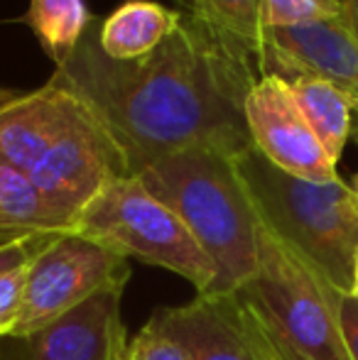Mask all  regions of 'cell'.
<instances>
[{"mask_svg":"<svg viewBox=\"0 0 358 360\" xmlns=\"http://www.w3.org/2000/svg\"><path fill=\"white\" fill-rule=\"evenodd\" d=\"M255 59L191 10H179L172 32L135 62H113L91 22L57 74L82 96L123 150L130 176L184 150L241 155L253 140L245 96L260 79Z\"/></svg>","mask_w":358,"mask_h":360,"instance_id":"cell-1","label":"cell"},{"mask_svg":"<svg viewBox=\"0 0 358 360\" xmlns=\"http://www.w3.org/2000/svg\"><path fill=\"white\" fill-rule=\"evenodd\" d=\"M138 179L177 214L216 270L206 294H231L258 270L255 206L234 157L219 150H184L148 165Z\"/></svg>","mask_w":358,"mask_h":360,"instance_id":"cell-2","label":"cell"},{"mask_svg":"<svg viewBox=\"0 0 358 360\" xmlns=\"http://www.w3.org/2000/svg\"><path fill=\"white\" fill-rule=\"evenodd\" d=\"M260 223L336 292L354 294L358 191L346 181H307L277 169L255 147L234 157Z\"/></svg>","mask_w":358,"mask_h":360,"instance_id":"cell-3","label":"cell"},{"mask_svg":"<svg viewBox=\"0 0 358 360\" xmlns=\"http://www.w3.org/2000/svg\"><path fill=\"white\" fill-rule=\"evenodd\" d=\"M245 294L290 360H351L339 326V294L290 245L258 223V270Z\"/></svg>","mask_w":358,"mask_h":360,"instance_id":"cell-4","label":"cell"},{"mask_svg":"<svg viewBox=\"0 0 358 360\" xmlns=\"http://www.w3.org/2000/svg\"><path fill=\"white\" fill-rule=\"evenodd\" d=\"M74 231L125 260L138 257L148 265L174 272L189 282L196 294H206L216 280L214 265L184 221L150 194L138 176H120L106 184L79 211Z\"/></svg>","mask_w":358,"mask_h":360,"instance_id":"cell-5","label":"cell"},{"mask_svg":"<svg viewBox=\"0 0 358 360\" xmlns=\"http://www.w3.org/2000/svg\"><path fill=\"white\" fill-rule=\"evenodd\" d=\"M130 265L125 257L77 231L52 233L30 260L23 307L10 338L27 341L106 287L125 285Z\"/></svg>","mask_w":358,"mask_h":360,"instance_id":"cell-6","label":"cell"},{"mask_svg":"<svg viewBox=\"0 0 358 360\" xmlns=\"http://www.w3.org/2000/svg\"><path fill=\"white\" fill-rule=\"evenodd\" d=\"M148 326L177 341L191 360H290L243 289L158 309Z\"/></svg>","mask_w":358,"mask_h":360,"instance_id":"cell-7","label":"cell"},{"mask_svg":"<svg viewBox=\"0 0 358 360\" xmlns=\"http://www.w3.org/2000/svg\"><path fill=\"white\" fill-rule=\"evenodd\" d=\"M245 125L253 147L277 169L307 181L341 179L336 162L300 110L290 84L280 76H260L245 96Z\"/></svg>","mask_w":358,"mask_h":360,"instance_id":"cell-8","label":"cell"},{"mask_svg":"<svg viewBox=\"0 0 358 360\" xmlns=\"http://www.w3.org/2000/svg\"><path fill=\"white\" fill-rule=\"evenodd\" d=\"M263 76H317L358 103V25L354 13L292 27H265L258 57Z\"/></svg>","mask_w":358,"mask_h":360,"instance_id":"cell-9","label":"cell"},{"mask_svg":"<svg viewBox=\"0 0 358 360\" xmlns=\"http://www.w3.org/2000/svg\"><path fill=\"white\" fill-rule=\"evenodd\" d=\"M89 110L91 105L57 72L32 91L0 89V160L30 176Z\"/></svg>","mask_w":358,"mask_h":360,"instance_id":"cell-10","label":"cell"},{"mask_svg":"<svg viewBox=\"0 0 358 360\" xmlns=\"http://www.w3.org/2000/svg\"><path fill=\"white\" fill-rule=\"evenodd\" d=\"M125 285L106 287L27 338V360H125L120 299Z\"/></svg>","mask_w":358,"mask_h":360,"instance_id":"cell-11","label":"cell"},{"mask_svg":"<svg viewBox=\"0 0 358 360\" xmlns=\"http://www.w3.org/2000/svg\"><path fill=\"white\" fill-rule=\"evenodd\" d=\"M179 10L150 0H130L98 25V47L113 62H135L158 49L172 32Z\"/></svg>","mask_w":358,"mask_h":360,"instance_id":"cell-12","label":"cell"},{"mask_svg":"<svg viewBox=\"0 0 358 360\" xmlns=\"http://www.w3.org/2000/svg\"><path fill=\"white\" fill-rule=\"evenodd\" d=\"M62 231H72V223L44 199L25 172L0 160V243Z\"/></svg>","mask_w":358,"mask_h":360,"instance_id":"cell-13","label":"cell"},{"mask_svg":"<svg viewBox=\"0 0 358 360\" xmlns=\"http://www.w3.org/2000/svg\"><path fill=\"white\" fill-rule=\"evenodd\" d=\"M290 84L300 110L305 113L309 128L319 138L321 147L334 162H339L346 140L351 135V113H354V98L336 89L334 84L317 76H290Z\"/></svg>","mask_w":358,"mask_h":360,"instance_id":"cell-14","label":"cell"},{"mask_svg":"<svg viewBox=\"0 0 358 360\" xmlns=\"http://www.w3.org/2000/svg\"><path fill=\"white\" fill-rule=\"evenodd\" d=\"M25 22L54 64H64L87 34L91 13L84 0H30Z\"/></svg>","mask_w":358,"mask_h":360,"instance_id":"cell-15","label":"cell"},{"mask_svg":"<svg viewBox=\"0 0 358 360\" xmlns=\"http://www.w3.org/2000/svg\"><path fill=\"white\" fill-rule=\"evenodd\" d=\"M191 13L206 25L234 39L258 62L263 49V20L260 0H191Z\"/></svg>","mask_w":358,"mask_h":360,"instance_id":"cell-16","label":"cell"},{"mask_svg":"<svg viewBox=\"0 0 358 360\" xmlns=\"http://www.w3.org/2000/svg\"><path fill=\"white\" fill-rule=\"evenodd\" d=\"M349 3L341 0H260V20L265 27H292L349 15Z\"/></svg>","mask_w":358,"mask_h":360,"instance_id":"cell-17","label":"cell"},{"mask_svg":"<svg viewBox=\"0 0 358 360\" xmlns=\"http://www.w3.org/2000/svg\"><path fill=\"white\" fill-rule=\"evenodd\" d=\"M125 360H191V358L177 341H172L170 336L155 331L153 326L145 323L133 336V341L128 343V356H125Z\"/></svg>","mask_w":358,"mask_h":360,"instance_id":"cell-18","label":"cell"},{"mask_svg":"<svg viewBox=\"0 0 358 360\" xmlns=\"http://www.w3.org/2000/svg\"><path fill=\"white\" fill-rule=\"evenodd\" d=\"M27 265L0 275V338H10L13 326L18 321L20 307H23L25 282H27Z\"/></svg>","mask_w":358,"mask_h":360,"instance_id":"cell-19","label":"cell"},{"mask_svg":"<svg viewBox=\"0 0 358 360\" xmlns=\"http://www.w3.org/2000/svg\"><path fill=\"white\" fill-rule=\"evenodd\" d=\"M49 236H52V233L0 243V275L15 270V267H20V265H27V262L37 255V250L44 245V240H47Z\"/></svg>","mask_w":358,"mask_h":360,"instance_id":"cell-20","label":"cell"},{"mask_svg":"<svg viewBox=\"0 0 358 360\" xmlns=\"http://www.w3.org/2000/svg\"><path fill=\"white\" fill-rule=\"evenodd\" d=\"M339 326L344 333L346 351L351 360H358V297L339 294Z\"/></svg>","mask_w":358,"mask_h":360,"instance_id":"cell-21","label":"cell"},{"mask_svg":"<svg viewBox=\"0 0 358 360\" xmlns=\"http://www.w3.org/2000/svg\"><path fill=\"white\" fill-rule=\"evenodd\" d=\"M354 294L358 297V245H356V252H354Z\"/></svg>","mask_w":358,"mask_h":360,"instance_id":"cell-22","label":"cell"},{"mask_svg":"<svg viewBox=\"0 0 358 360\" xmlns=\"http://www.w3.org/2000/svg\"><path fill=\"white\" fill-rule=\"evenodd\" d=\"M349 8H351V13H354V20L358 25V0H349Z\"/></svg>","mask_w":358,"mask_h":360,"instance_id":"cell-23","label":"cell"},{"mask_svg":"<svg viewBox=\"0 0 358 360\" xmlns=\"http://www.w3.org/2000/svg\"><path fill=\"white\" fill-rule=\"evenodd\" d=\"M354 110H356V113H358V103L354 105ZM354 189H358V172H356V176H354Z\"/></svg>","mask_w":358,"mask_h":360,"instance_id":"cell-24","label":"cell"},{"mask_svg":"<svg viewBox=\"0 0 358 360\" xmlns=\"http://www.w3.org/2000/svg\"><path fill=\"white\" fill-rule=\"evenodd\" d=\"M341 3H349V0H341Z\"/></svg>","mask_w":358,"mask_h":360,"instance_id":"cell-25","label":"cell"},{"mask_svg":"<svg viewBox=\"0 0 358 360\" xmlns=\"http://www.w3.org/2000/svg\"><path fill=\"white\" fill-rule=\"evenodd\" d=\"M356 191H358V189H356Z\"/></svg>","mask_w":358,"mask_h":360,"instance_id":"cell-26","label":"cell"}]
</instances>
